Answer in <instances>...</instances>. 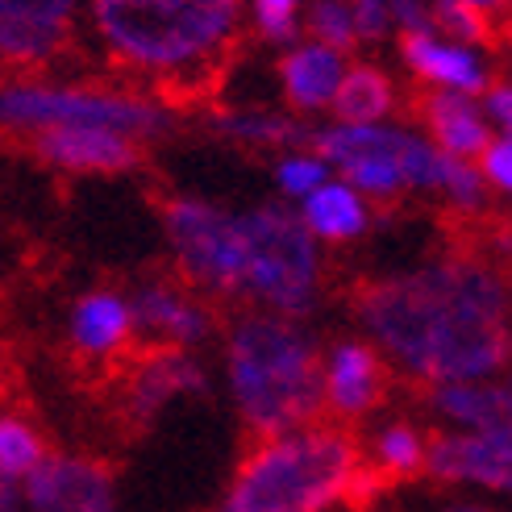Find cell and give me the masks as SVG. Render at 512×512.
<instances>
[{"instance_id": "6da1fadb", "label": "cell", "mask_w": 512, "mask_h": 512, "mask_svg": "<svg viewBox=\"0 0 512 512\" xmlns=\"http://www.w3.org/2000/svg\"><path fill=\"white\" fill-rule=\"evenodd\" d=\"M354 313L383 363L429 388L504 375L512 358V288L492 263L467 254L375 279Z\"/></svg>"}, {"instance_id": "7a4b0ae2", "label": "cell", "mask_w": 512, "mask_h": 512, "mask_svg": "<svg viewBox=\"0 0 512 512\" xmlns=\"http://www.w3.org/2000/svg\"><path fill=\"white\" fill-rule=\"evenodd\" d=\"M242 9V0H88L84 21L121 71L167 88H196L229 55Z\"/></svg>"}, {"instance_id": "3957f363", "label": "cell", "mask_w": 512, "mask_h": 512, "mask_svg": "<svg viewBox=\"0 0 512 512\" xmlns=\"http://www.w3.org/2000/svg\"><path fill=\"white\" fill-rule=\"evenodd\" d=\"M225 392L254 438L313 425L321 400V346L292 317L250 309L225 329L221 342Z\"/></svg>"}, {"instance_id": "277c9868", "label": "cell", "mask_w": 512, "mask_h": 512, "mask_svg": "<svg viewBox=\"0 0 512 512\" xmlns=\"http://www.w3.org/2000/svg\"><path fill=\"white\" fill-rule=\"evenodd\" d=\"M367 488L371 475L350 433L313 421L254 442L213 512H334Z\"/></svg>"}, {"instance_id": "5b68a950", "label": "cell", "mask_w": 512, "mask_h": 512, "mask_svg": "<svg viewBox=\"0 0 512 512\" xmlns=\"http://www.w3.org/2000/svg\"><path fill=\"white\" fill-rule=\"evenodd\" d=\"M42 130H109L150 146L175 130V113L163 96L121 84L5 75L0 80V134L25 142Z\"/></svg>"}, {"instance_id": "8992f818", "label": "cell", "mask_w": 512, "mask_h": 512, "mask_svg": "<svg viewBox=\"0 0 512 512\" xmlns=\"http://www.w3.org/2000/svg\"><path fill=\"white\" fill-rule=\"evenodd\" d=\"M238 300L292 321L321 304V242L288 204L238 213Z\"/></svg>"}, {"instance_id": "52a82bcc", "label": "cell", "mask_w": 512, "mask_h": 512, "mask_svg": "<svg viewBox=\"0 0 512 512\" xmlns=\"http://www.w3.org/2000/svg\"><path fill=\"white\" fill-rule=\"evenodd\" d=\"M309 142L329 163V171H338L367 200H396L408 188L446 196V184L458 167V159L446 155L442 146H433L417 130H404V125L392 121H371V125L334 121L313 130Z\"/></svg>"}, {"instance_id": "ba28073f", "label": "cell", "mask_w": 512, "mask_h": 512, "mask_svg": "<svg viewBox=\"0 0 512 512\" xmlns=\"http://www.w3.org/2000/svg\"><path fill=\"white\" fill-rule=\"evenodd\" d=\"M163 234L188 288L200 296L238 300V209L179 192L163 204Z\"/></svg>"}, {"instance_id": "9c48e42d", "label": "cell", "mask_w": 512, "mask_h": 512, "mask_svg": "<svg viewBox=\"0 0 512 512\" xmlns=\"http://www.w3.org/2000/svg\"><path fill=\"white\" fill-rule=\"evenodd\" d=\"M84 5L88 0H0V71H50L80 34Z\"/></svg>"}, {"instance_id": "30bf717a", "label": "cell", "mask_w": 512, "mask_h": 512, "mask_svg": "<svg viewBox=\"0 0 512 512\" xmlns=\"http://www.w3.org/2000/svg\"><path fill=\"white\" fill-rule=\"evenodd\" d=\"M21 512H121L117 475L92 454L50 450L21 483Z\"/></svg>"}, {"instance_id": "8fae6325", "label": "cell", "mask_w": 512, "mask_h": 512, "mask_svg": "<svg viewBox=\"0 0 512 512\" xmlns=\"http://www.w3.org/2000/svg\"><path fill=\"white\" fill-rule=\"evenodd\" d=\"M130 309H134V329L150 346L167 350H200L217 334V317L209 309V296L188 288L184 279L150 275L130 288Z\"/></svg>"}, {"instance_id": "7c38bea8", "label": "cell", "mask_w": 512, "mask_h": 512, "mask_svg": "<svg viewBox=\"0 0 512 512\" xmlns=\"http://www.w3.org/2000/svg\"><path fill=\"white\" fill-rule=\"evenodd\" d=\"M209 392V367L196 350L150 346L121 379V413L130 425H155L167 408Z\"/></svg>"}, {"instance_id": "4fadbf2b", "label": "cell", "mask_w": 512, "mask_h": 512, "mask_svg": "<svg viewBox=\"0 0 512 512\" xmlns=\"http://www.w3.org/2000/svg\"><path fill=\"white\" fill-rule=\"evenodd\" d=\"M425 475L433 483H446V488L512 500V438L446 429L438 438H429Z\"/></svg>"}, {"instance_id": "5bb4252c", "label": "cell", "mask_w": 512, "mask_h": 512, "mask_svg": "<svg viewBox=\"0 0 512 512\" xmlns=\"http://www.w3.org/2000/svg\"><path fill=\"white\" fill-rule=\"evenodd\" d=\"M138 342L130 292L121 288H88L67 309V346L84 363H117Z\"/></svg>"}, {"instance_id": "9a60e30c", "label": "cell", "mask_w": 512, "mask_h": 512, "mask_svg": "<svg viewBox=\"0 0 512 512\" xmlns=\"http://www.w3.org/2000/svg\"><path fill=\"white\" fill-rule=\"evenodd\" d=\"M388 363L363 338H342L321 354V400L338 421H358L383 400Z\"/></svg>"}, {"instance_id": "2e32d148", "label": "cell", "mask_w": 512, "mask_h": 512, "mask_svg": "<svg viewBox=\"0 0 512 512\" xmlns=\"http://www.w3.org/2000/svg\"><path fill=\"white\" fill-rule=\"evenodd\" d=\"M30 155L59 175H130L142 167L146 146L109 130H42L25 138Z\"/></svg>"}, {"instance_id": "e0dca14e", "label": "cell", "mask_w": 512, "mask_h": 512, "mask_svg": "<svg viewBox=\"0 0 512 512\" xmlns=\"http://www.w3.org/2000/svg\"><path fill=\"white\" fill-rule=\"evenodd\" d=\"M433 417L446 421L458 433H492V438H512V383L492 379H454L429 388Z\"/></svg>"}, {"instance_id": "ac0fdd59", "label": "cell", "mask_w": 512, "mask_h": 512, "mask_svg": "<svg viewBox=\"0 0 512 512\" xmlns=\"http://www.w3.org/2000/svg\"><path fill=\"white\" fill-rule=\"evenodd\" d=\"M400 55L408 63V71L421 75L425 84L442 88V92H463V96H479L488 92L492 71L471 46L450 42L438 34H408L400 42Z\"/></svg>"}, {"instance_id": "d6986e66", "label": "cell", "mask_w": 512, "mask_h": 512, "mask_svg": "<svg viewBox=\"0 0 512 512\" xmlns=\"http://www.w3.org/2000/svg\"><path fill=\"white\" fill-rule=\"evenodd\" d=\"M421 121L429 130V142L442 146L454 159H479L483 146L492 142V125L483 117V105L463 92H442L433 88L421 96Z\"/></svg>"}, {"instance_id": "ffe728a7", "label": "cell", "mask_w": 512, "mask_h": 512, "mask_svg": "<svg viewBox=\"0 0 512 512\" xmlns=\"http://www.w3.org/2000/svg\"><path fill=\"white\" fill-rule=\"evenodd\" d=\"M342 75H346V55L321 42H300L279 59V84H284L288 105L300 113L329 109Z\"/></svg>"}, {"instance_id": "44dd1931", "label": "cell", "mask_w": 512, "mask_h": 512, "mask_svg": "<svg viewBox=\"0 0 512 512\" xmlns=\"http://www.w3.org/2000/svg\"><path fill=\"white\" fill-rule=\"evenodd\" d=\"M296 217L317 242H354V238H363L371 225L367 196L354 192L346 179H325V184H317L300 200Z\"/></svg>"}, {"instance_id": "7402d4cb", "label": "cell", "mask_w": 512, "mask_h": 512, "mask_svg": "<svg viewBox=\"0 0 512 512\" xmlns=\"http://www.w3.org/2000/svg\"><path fill=\"white\" fill-rule=\"evenodd\" d=\"M213 134L221 142L234 146H254V150H296L309 142V125H300L288 113H271V109H221L213 113Z\"/></svg>"}, {"instance_id": "603a6c76", "label": "cell", "mask_w": 512, "mask_h": 512, "mask_svg": "<svg viewBox=\"0 0 512 512\" xmlns=\"http://www.w3.org/2000/svg\"><path fill=\"white\" fill-rule=\"evenodd\" d=\"M425 454H429V438L413 421H388L383 429H375L363 467L371 479L404 483V479L425 475Z\"/></svg>"}, {"instance_id": "cb8c5ba5", "label": "cell", "mask_w": 512, "mask_h": 512, "mask_svg": "<svg viewBox=\"0 0 512 512\" xmlns=\"http://www.w3.org/2000/svg\"><path fill=\"white\" fill-rule=\"evenodd\" d=\"M329 109H334L338 121H346V125L388 121L392 109H396V88H392V80L379 67L358 63V67H346L334 100H329Z\"/></svg>"}, {"instance_id": "d4e9b609", "label": "cell", "mask_w": 512, "mask_h": 512, "mask_svg": "<svg viewBox=\"0 0 512 512\" xmlns=\"http://www.w3.org/2000/svg\"><path fill=\"white\" fill-rule=\"evenodd\" d=\"M46 454H50L46 433H42L30 417L0 408V475L21 488V483L42 467Z\"/></svg>"}, {"instance_id": "484cf974", "label": "cell", "mask_w": 512, "mask_h": 512, "mask_svg": "<svg viewBox=\"0 0 512 512\" xmlns=\"http://www.w3.org/2000/svg\"><path fill=\"white\" fill-rule=\"evenodd\" d=\"M429 13H433V34L438 38L463 42V46H479V42L492 38L488 13H479L471 5H458V0H429Z\"/></svg>"}, {"instance_id": "4316f807", "label": "cell", "mask_w": 512, "mask_h": 512, "mask_svg": "<svg viewBox=\"0 0 512 512\" xmlns=\"http://www.w3.org/2000/svg\"><path fill=\"white\" fill-rule=\"evenodd\" d=\"M329 179V163L317 155V150H284L275 159V188L288 200H304L317 184Z\"/></svg>"}, {"instance_id": "83f0119b", "label": "cell", "mask_w": 512, "mask_h": 512, "mask_svg": "<svg viewBox=\"0 0 512 512\" xmlns=\"http://www.w3.org/2000/svg\"><path fill=\"white\" fill-rule=\"evenodd\" d=\"M309 34L321 46H334L346 50L358 42L354 38V17H350V0H313L309 5Z\"/></svg>"}, {"instance_id": "f1b7e54d", "label": "cell", "mask_w": 512, "mask_h": 512, "mask_svg": "<svg viewBox=\"0 0 512 512\" xmlns=\"http://www.w3.org/2000/svg\"><path fill=\"white\" fill-rule=\"evenodd\" d=\"M250 5V21L267 42H296L304 0H242Z\"/></svg>"}, {"instance_id": "f546056e", "label": "cell", "mask_w": 512, "mask_h": 512, "mask_svg": "<svg viewBox=\"0 0 512 512\" xmlns=\"http://www.w3.org/2000/svg\"><path fill=\"white\" fill-rule=\"evenodd\" d=\"M350 17H354V38L358 42H383L392 34L388 0H350Z\"/></svg>"}, {"instance_id": "4dcf8cb0", "label": "cell", "mask_w": 512, "mask_h": 512, "mask_svg": "<svg viewBox=\"0 0 512 512\" xmlns=\"http://www.w3.org/2000/svg\"><path fill=\"white\" fill-rule=\"evenodd\" d=\"M479 175L488 179V188H500V192L512 196V138L508 134H500V138H492L488 146H483Z\"/></svg>"}, {"instance_id": "1f68e13d", "label": "cell", "mask_w": 512, "mask_h": 512, "mask_svg": "<svg viewBox=\"0 0 512 512\" xmlns=\"http://www.w3.org/2000/svg\"><path fill=\"white\" fill-rule=\"evenodd\" d=\"M392 9V30L408 34H433V13H429V0H388Z\"/></svg>"}, {"instance_id": "d6a6232c", "label": "cell", "mask_w": 512, "mask_h": 512, "mask_svg": "<svg viewBox=\"0 0 512 512\" xmlns=\"http://www.w3.org/2000/svg\"><path fill=\"white\" fill-rule=\"evenodd\" d=\"M483 117H488L492 130L512 138V84H488V92H483Z\"/></svg>"}, {"instance_id": "836d02e7", "label": "cell", "mask_w": 512, "mask_h": 512, "mask_svg": "<svg viewBox=\"0 0 512 512\" xmlns=\"http://www.w3.org/2000/svg\"><path fill=\"white\" fill-rule=\"evenodd\" d=\"M433 512H504V508H496V504H488V500H471V496H454V500H442Z\"/></svg>"}, {"instance_id": "e575fe53", "label": "cell", "mask_w": 512, "mask_h": 512, "mask_svg": "<svg viewBox=\"0 0 512 512\" xmlns=\"http://www.w3.org/2000/svg\"><path fill=\"white\" fill-rule=\"evenodd\" d=\"M0 512H21V488L0 475Z\"/></svg>"}, {"instance_id": "d590c367", "label": "cell", "mask_w": 512, "mask_h": 512, "mask_svg": "<svg viewBox=\"0 0 512 512\" xmlns=\"http://www.w3.org/2000/svg\"><path fill=\"white\" fill-rule=\"evenodd\" d=\"M458 5H471L479 13H504V9H512V0H458Z\"/></svg>"}, {"instance_id": "8d00e7d4", "label": "cell", "mask_w": 512, "mask_h": 512, "mask_svg": "<svg viewBox=\"0 0 512 512\" xmlns=\"http://www.w3.org/2000/svg\"><path fill=\"white\" fill-rule=\"evenodd\" d=\"M504 371H508V383H512V358H508V367H504Z\"/></svg>"}, {"instance_id": "74e56055", "label": "cell", "mask_w": 512, "mask_h": 512, "mask_svg": "<svg viewBox=\"0 0 512 512\" xmlns=\"http://www.w3.org/2000/svg\"><path fill=\"white\" fill-rule=\"evenodd\" d=\"M508 34H512V25H508Z\"/></svg>"}]
</instances>
